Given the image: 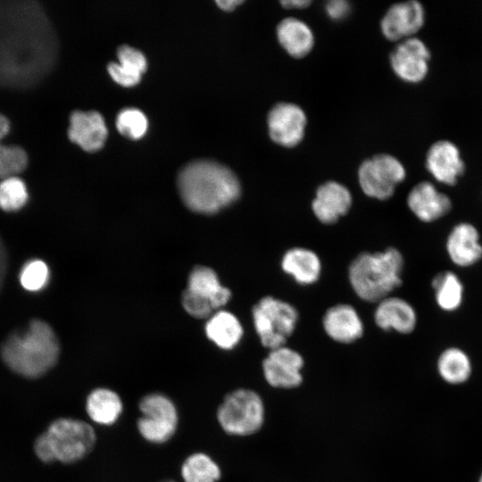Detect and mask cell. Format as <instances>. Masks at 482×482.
Returning a JSON list of instances; mask_svg holds the SVG:
<instances>
[{
    "label": "cell",
    "instance_id": "cell-1",
    "mask_svg": "<svg viewBox=\"0 0 482 482\" xmlns=\"http://www.w3.org/2000/svg\"><path fill=\"white\" fill-rule=\"evenodd\" d=\"M178 187L189 209L207 214L230 205L241 193L235 173L227 166L210 160L187 164L178 176Z\"/></svg>",
    "mask_w": 482,
    "mask_h": 482
},
{
    "label": "cell",
    "instance_id": "cell-2",
    "mask_svg": "<svg viewBox=\"0 0 482 482\" xmlns=\"http://www.w3.org/2000/svg\"><path fill=\"white\" fill-rule=\"evenodd\" d=\"M59 353L54 330L39 320H32L27 328L10 336L1 349L4 363L12 371L29 378H38L51 370Z\"/></svg>",
    "mask_w": 482,
    "mask_h": 482
},
{
    "label": "cell",
    "instance_id": "cell-3",
    "mask_svg": "<svg viewBox=\"0 0 482 482\" xmlns=\"http://www.w3.org/2000/svg\"><path fill=\"white\" fill-rule=\"evenodd\" d=\"M403 257L395 248L358 255L349 268L351 285L362 299L380 302L402 283Z\"/></svg>",
    "mask_w": 482,
    "mask_h": 482
},
{
    "label": "cell",
    "instance_id": "cell-4",
    "mask_svg": "<svg viewBox=\"0 0 482 482\" xmlns=\"http://www.w3.org/2000/svg\"><path fill=\"white\" fill-rule=\"evenodd\" d=\"M96 435L87 422L74 418L54 420L35 441L36 455L44 462L73 463L85 458L94 448Z\"/></svg>",
    "mask_w": 482,
    "mask_h": 482
},
{
    "label": "cell",
    "instance_id": "cell-5",
    "mask_svg": "<svg viewBox=\"0 0 482 482\" xmlns=\"http://www.w3.org/2000/svg\"><path fill=\"white\" fill-rule=\"evenodd\" d=\"M217 420L231 436H250L261 429L264 422V404L253 390L238 388L229 393L219 405Z\"/></svg>",
    "mask_w": 482,
    "mask_h": 482
},
{
    "label": "cell",
    "instance_id": "cell-6",
    "mask_svg": "<svg viewBox=\"0 0 482 482\" xmlns=\"http://www.w3.org/2000/svg\"><path fill=\"white\" fill-rule=\"evenodd\" d=\"M141 416L137 420L139 435L152 444H164L176 433L179 412L175 403L163 393L144 395L138 403Z\"/></svg>",
    "mask_w": 482,
    "mask_h": 482
},
{
    "label": "cell",
    "instance_id": "cell-7",
    "mask_svg": "<svg viewBox=\"0 0 482 482\" xmlns=\"http://www.w3.org/2000/svg\"><path fill=\"white\" fill-rule=\"evenodd\" d=\"M297 312L289 303L266 296L253 308V319L262 344L270 350L283 346L293 333Z\"/></svg>",
    "mask_w": 482,
    "mask_h": 482
},
{
    "label": "cell",
    "instance_id": "cell-8",
    "mask_svg": "<svg viewBox=\"0 0 482 482\" xmlns=\"http://www.w3.org/2000/svg\"><path fill=\"white\" fill-rule=\"evenodd\" d=\"M406 170L395 156L379 154L364 161L358 170V179L362 191L370 197L386 200L404 180Z\"/></svg>",
    "mask_w": 482,
    "mask_h": 482
},
{
    "label": "cell",
    "instance_id": "cell-9",
    "mask_svg": "<svg viewBox=\"0 0 482 482\" xmlns=\"http://www.w3.org/2000/svg\"><path fill=\"white\" fill-rule=\"evenodd\" d=\"M430 58L427 45L412 37L400 41L391 52L389 60L393 71L399 79L408 83H419L428 72Z\"/></svg>",
    "mask_w": 482,
    "mask_h": 482
},
{
    "label": "cell",
    "instance_id": "cell-10",
    "mask_svg": "<svg viewBox=\"0 0 482 482\" xmlns=\"http://www.w3.org/2000/svg\"><path fill=\"white\" fill-rule=\"evenodd\" d=\"M306 115L292 103H278L269 112L267 124L271 140L284 147H294L304 137Z\"/></svg>",
    "mask_w": 482,
    "mask_h": 482
},
{
    "label": "cell",
    "instance_id": "cell-11",
    "mask_svg": "<svg viewBox=\"0 0 482 482\" xmlns=\"http://www.w3.org/2000/svg\"><path fill=\"white\" fill-rule=\"evenodd\" d=\"M425 10L417 0L391 5L380 22L383 35L391 41H403L414 37L425 23Z\"/></svg>",
    "mask_w": 482,
    "mask_h": 482
},
{
    "label": "cell",
    "instance_id": "cell-12",
    "mask_svg": "<svg viewBox=\"0 0 482 482\" xmlns=\"http://www.w3.org/2000/svg\"><path fill=\"white\" fill-rule=\"evenodd\" d=\"M303 366L302 356L285 346L271 350L262 362L263 375L268 384L282 389L295 388L302 383Z\"/></svg>",
    "mask_w": 482,
    "mask_h": 482
},
{
    "label": "cell",
    "instance_id": "cell-13",
    "mask_svg": "<svg viewBox=\"0 0 482 482\" xmlns=\"http://www.w3.org/2000/svg\"><path fill=\"white\" fill-rule=\"evenodd\" d=\"M425 164L436 181L448 186H454L465 172V163L459 148L446 139L436 141L430 145Z\"/></svg>",
    "mask_w": 482,
    "mask_h": 482
},
{
    "label": "cell",
    "instance_id": "cell-14",
    "mask_svg": "<svg viewBox=\"0 0 482 482\" xmlns=\"http://www.w3.org/2000/svg\"><path fill=\"white\" fill-rule=\"evenodd\" d=\"M407 204L421 221L432 222L445 216L452 209L450 197L429 181L415 185L407 196Z\"/></svg>",
    "mask_w": 482,
    "mask_h": 482
},
{
    "label": "cell",
    "instance_id": "cell-15",
    "mask_svg": "<svg viewBox=\"0 0 482 482\" xmlns=\"http://www.w3.org/2000/svg\"><path fill=\"white\" fill-rule=\"evenodd\" d=\"M108 135L103 116L96 111H74L70 116L69 138L87 152L103 147Z\"/></svg>",
    "mask_w": 482,
    "mask_h": 482
},
{
    "label": "cell",
    "instance_id": "cell-16",
    "mask_svg": "<svg viewBox=\"0 0 482 482\" xmlns=\"http://www.w3.org/2000/svg\"><path fill=\"white\" fill-rule=\"evenodd\" d=\"M446 251L457 266L468 267L477 263L482 258L478 229L468 222L455 225L447 237Z\"/></svg>",
    "mask_w": 482,
    "mask_h": 482
},
{
    "label": "cell",
    "instance_id": "cell-17",
    "mask_svg": "<svg viewBox=\"0 0 482 482\" xmlns=\"http://www.w3.org/2000/svg\"><path fill=\"white\" fill-rule=\"evenodd\" d=\"M352 205L349 190L336 181H328L319 187L312 201V211L325 224L336 222Z\"/></svg>",
    "mask_w": 482,
    "mask_h": 482
},
{
    "label": "cell",
    "instance_id": "cell-18",
    "mask_svg": "<svg viewBox=\"0 0 482 482\" xmlns=\"http://www.w3.org/2000/svg\"><path fill=\"white\" fill-rule=\"evenodd\" d=\"M375 320L384 330L394 329L402 334L413 331L417 315L413 307L399 297H386L381 300L375 312Z\"/></svg>",
    "mask_w": 482,
    "mask_h": 482
},
{
    "label": "cell",
    "instance_id": "cell-19",
    "mask_svg": "<svg viewBox=\"0 0 482 482\" xmlns=\"http://www.w3.org/2000/svg\"><path fill=\"white\" fill-rule=\"evenodd\" d=\"M323 325L327 334L340 343H352L362 335V323L356 311L350 305L338 304L326 312Z\"/></svg>",
    "mask_w": 482,
    "mask_h": 482
},
{
    "label": "cell",
    "instance_id": "cell-20",
    "mask_svg": "<svg viewBox=\"0 0 482 482\" xmlns=\"http://www.w3.org/2000/svg\"><path fill=\"white\" fill-rule=\"evenodd\" d=\"M85 409L88 418L100 426L115 424L123 412L120 395L108 387H96L86 398Z\"/></svg>",
    "mask_w": 482,
    "mask_h": 482
},
{
    "label": "cell",
    "instance_id": "cell-21",
    "mask_svg": "<svg viewBox=\"0 0 482 482\" xmlns=\"http://www.w3.org/2000/svg\"><path fill=\"white\" fill-rule=\"evenodd\" d=\"M280 46L295 58L306 56L312 49L314 37L310 27L295 18L282 20L276 29Z\"/></svg>",
    "mask_w": 482,
    "mask_h": 482
},
{
    "label": "cell",
    "instance_id": "cell-22",
    "mask_svg": "<svg viewBox=\"0 0 482 482\" xmlns=\"http://www.w3.org/2000/svg\"><path fill=\"white\" fill-rule=\"evenodd\" d=\"M188 290L208 299L213 309L226 304L230 298V291L222 287L216 273L210 268L199 266L189 275Z\"/></svg>",
    "mask_w": 482,
    "mask_h": 482
},
{
    "label": "cell",
    "instance_id": "cell-23",
    "mask_svg": "<svg viewBox=\"0 0 482 482\" xmlns=\"http://www.w3.org/2000/svg\"><path fill=\"white\" fill-rule=\"evenodd\" d=\"M282 268L287 273L292 275L298 283L309 285L319 278L320 262L311 250L293 248L283 256Z\"/></svg>",
    "mask_w": 482,
    "mask_h": 482
},
{
    "label": "cell",
    "instance_id": "cell-24",
    "mask_svg": "<svg viewBox=\"0 0 482 482\" xmlns=\"http://www.w3.org/2000/svg\"><path fill=\"white\" fill-rule=\"evenodd\" d=\"M206 335L224 350L234 348L243 336V328L235 315L220 311L211 317L205 327Z\"/></svg>",
    "mask_w": 482,
    "mask_h": 482
},
{
    "label": "cell",
    "instance_id": "cell-25",
    "mask_svg": "<svg viewBox=\"0 0 482 482\" xmlns=\"http://www.w3.org/2000/svg\"><path fill=\"white\" fill-rule=\"evenodd\" d=\"M436 367L441 378L451 385L466 382L472 372L470 357L457 347L444 350L437 359Z\"/></svg>",
    "mask_w": 482,
    "mask_h": 482
},
{
    "label": "cell",
    "instance_id": "cell-26",
    "mask_svg": "<svg viewBox=\"0 0 482 482\" xmlns=\"http://www.w3.org/2000/svg\"><path fill=\"white\" fill-rule=\"evenodd\" d=\"M11 129L10 120L0 113V179L18 176L28 165L26 151L16 145H4L2 140Z\"/></svg>",
    "mask_w": 482,
    "mask_h": 482
},
{
    "label": "cell",
    "instance_id": "cell-27",
    "mask_svg": "<svg viewBox=\"0 0 482 482\" xmlns=\"http://www.w3.org/2000/svg\"><path fill=\"white\" fill-rule=\"evenodd\" d=\"M437 305L445 312L458 309L463 298V285L458 276L446 270L437 273L432 279Z\"/></svg>",
    "mask_w": 482,
    "mask_h": 482
},
{
    "label": "cell",
    "instance_id": "cell-28",
    "mask_svg": "<svg viewBox=\"0 0 482 482\" xmlns=\"http://www.w3.org/2000/svg\"><path fill=\"white\" fill-rule=\"evenodd\" d=\"M180 474L184 482H218L221 470L210 455L195 452L184 460Z\"/></svg>",
    "mask_w": 482,
    "mask_h": 482
},
{
    "label": "cell",
    "instance_id": "cell-29",
    "mask_svg": "<svg viewBox=\"0 0 482 482\" xmlns=\"http://www.w3.org/2000/svg\"><path fill=\"white\" fill-rule=\"evenodd\" d=\"M28 199V189L21 178L12 176L0 180V209L17 212L25 206Z\"/></svg>",
    "mask_w": 482,
    "mask_h": 482
},
{
    "label": "cell",
    "instance_id": "cell-30",
    "mask_svg": "<svg viewBox=\"0 0 482 482\" xmlns=\"http://www.w3.org/2000/svg\"><path fill=\"white\" fill-rule=\"evenodd\" d=\"M116 128L123 136L131 139H139L147 130L148 120L139 109L124 108L116 117Z\"/></svg>",
    "mask_w": 482,
    "mask_h": 482
},
{
    "label": "cell",
    "instance_id": "cell-31",
    "mask_svg": "<svg viewBox=\"0 0 482 482\" xmlns=\"http://www.w3.org/2000/svg\"><path fill=\"white\" fill-rule=\"evenodd\" d=\"M48 279V266L38 259L26 262L20 273V282L22 287L29 292L40 291L46 286Z\"/></svg>",
    "mask_w": 482,
    "mask_h": 482
},
{
    "label": "cell",
    "instance_id": "cell-32",
    "mask_svg": "<svg viewBox=\"0 0 482 482\" xmlns=\"http://www.w3.org/2000/svg\"><path fill=\"white\" fill-rule=\"evenodd\" d=\"M118 63L128 72L140 76L147 68L145 56L139 50L123 45L117 51Z\"/></svg>",
    "mask_w": 482,
    "mask_h": 482
},
{
    "label": "cell",
    "instance_id": "cell-33",
    "mask_svg": "<svg viewBox=\"0 0 482 482\" xmlns=\"http://www.w3.org/2000/svg\"><path fill=\"white\" fill-rule=\"evenodd\" d=\"M182 305L188 314L198 319L209 317L214 310L208 299L188 289L182 295Z\"/></svg>",
    "mask_w": 482,
    "mask_h": 482
},
{
    "label": "cell",
    "instance_id": "cell-34",
    "mask_svg": "<svg viewBox=\"0 0 482 482\" xmlns=\"http://www.w3.org/2000/svg\"><path fill=\"white\" fill-rule=\"evenodd\" d=\"M107 71L115 82L124 87L135 86L141 79L140 76L125 71L118 62H110L107 66Z\"/></svg>",
    "mask_w": 482,
    "mask_h": 482
},
{
    "label": "cell",
    "instance_id": "cell-35",
    "mask_svg": "<svg viewBox=\"0 0 482 482\" xmlns=\"http://www.w3.org/2000/svg\"><path fill=\"white\" fill-rule=\"evenodd\" d=\"M350 11L348 2L344 0H332L327 3L326 12L333 20H341L345 18Z\"/></svg>",
    "mask_w": 482,
    "mask_h": 482
},
{
    "label": "cell",
    "instance_id": "cell-36",
    "mask_svg": "<svg viewBox=\"0 0 482 482\" xmlns=\"http://www.w3.org/2000/svg\"><path fill=\"white\" fill-rule=\"evenodd\" d=\"M281 5L287 9H303L308 7L312 2L307 0H297V1H281Z\"/></svg>",
    "mask_w": 482,
    "mask_h": 482
},
{
    "label": "cell",
    "instance_id": "cell-37",
    "mask_svg": "<svg viewBox=\"0 0 482 482\" xmlns=\"http://www.w3.org/2000/svg\"><path fill=\"white\" fill-rule=\"evenodd\" d=\"M243 0H217V5L223 11L230 12L243 4Z\"/></svg>",
    "mask_w": 482,
    "mask_h": 482
},
{
    "label": "cell",
    "instance_id": "cell-38",
    "mask_svg": "<svg viewBox=\"0 0 482 482\" xmlns=\"http://www.w3.org/2000/svg\"><path fill=\"white\" fill-rule=\"evenodd\" d=\"M478 482H482V473H481V475L479 477Z\"/></svg>",
    "mask_w": 482,
    "mask_h": 482
},
{
    "label": "cell",
    "instance_id": "cell-39",
    "mask_svg": "<svg viewBox=\"0 0 482 482\" xmlns=\"http://www.w3.org/2000/svg\"><path fill=\"white\" fill-rule=\"evenodd\" d=\"M167 482H174V481H167Z\"/></svg>",
    "mask_w": 482,
    "mask_h": 482
}]
</instances>
